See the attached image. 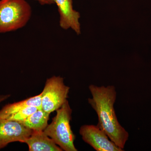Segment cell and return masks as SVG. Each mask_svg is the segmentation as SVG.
Segmentation results:
<instances>
[{
  "instance_id": "ba28073f",
  "label": "cell",
  "mask_w": 151,
  "mask_h": 151,
  "mask_svg": "<svg viewBox=\"0 0 151 151\" xmlns=\"http://www.w3.org/2000/svg\"><path fill=\"white\" fill-rule=\"evenodd\" d=\"M29 151H62L44 131H33L25 143Z\"/></svg>"
},
{
  "instance_id": "30bf717a",
  "label": "cell",
  "mask_w": 151,
  "mask_h": 151,
  "mask_svg": "<svg viewBox=\"0 0 151 151\" xmlns=\"http://www.w3.org/2000/svg\"><path fill=\"white\" fill-rule=\"evenodd\" d=\"M29 106L41 108V93L34 97L16 103L6 105L0 110V118H3L10 113Z\"/></svg>"
},
{
  "instance_id": "52a82bcc",
  "label": "cell",
  "mask_w": 151,
  "mask_h": 151,
  "mask_svg": "<svg viewBox=\"0 0 151 151\" xmlns=\"http://www.w3.org/2000/svg\"><path fill=\"white\" fill-rule=\"evenodd\" d=\"M58 8L59 24L63 29H71L76 34H81L80 14L73 9L72 0H54Z\"/></svg>"
},
{
  "instance_id": "277c9868",
  "label": "cell",
  "mask_w": 151,
  "mask_h": 151,
  "mask_svg": "<svg viewBox=\"0 0 151 151\" xmlns=\"http://www.w3.org/2000/svg\"><path fill=\"white\" fill-rule=\"evenodd\" d=\"M69 90L62 77L54 76L47 78L41 93L42 109L50 114L56 111L67 100Z\"/></svg>"
},
{
  "instance_id": "8fae6325",
  "label": "cell",
  "mask_w": 151,
  "mask_h": 151,
  "mask_svg": "<svg viewBox=\"0 0 151 151\" xmlns=\"http://www.w3.org/2000/svg\"><path fill=\"white\" fill-rule=\"evenodd\" d=\"M38 109V108L37 107L29 106L10 113L1 119L15 121L20 123L37 111Z\"/></svg>"
},
{
  "instance_id": "5b68a950",
  "label": "cell",
  "mask_w": 151,
  "mask_h": 151,
  "mask_svg": "<svg viewBox=\"0 0 151 151\" xmlns=\"http://www.w3.org/2000/svg\"><path fill=\"white\" fill-rule=\"evenodd\" d=\"M79 134L85 142L97 151H123L109 139L98 126L84 125L80 127Z\"/></svg>"
},
{
  "instance_id": "3957f363",
  "label": "cell",
  "mask_w": 151,
  "mask_h": 151,
  "mask_svg": "<svg viewBox=\"0 0 151 151\" xmlns=\"http://www.w3.org/2000/svg\"><path fill=\"white\" fill-rule=\"evenodd\" d=\"M31 15V7L26 0H0V33L24 27Z\"/></svg>"
},
{
  "instance_id": "9c48e42d",
  "label": "cell",
  "mask_w": 151,
  "mask_h": 151,
  "mask_svg": "<svg viewBox=\"0 0 151 151\" xmlns=\"http://www.w3.org/2000/svg\"><path fill=\"white\" fill-rule=\"evenodd\" d=\"M50 115L42 108L38 109L20 123L32 131H44L48 125Z\"/></svg>"
},
{
  "instance_id": "4fadbf2b",
  "label": "cell",
  "mask_w": 151,
  "mask_h": 151,
  "mask_svg": "<svg viewBox=\"0 0 151 151\" xmlns=\"http://www.w3.org/2000/svg\"><path fill=\"white\" fill-rule=\"evenodd\" d=\"M10 97V95H9V94L0 95V103H1L3 101L7 100Z\"/></svg>"
},
{
  "instance_id": "7c38bea8",
  "label": "cell",
  "mask_w": 151,
  "mask_h": 151,
  "mask_svg": "<svg viewBox=\"0 0 151 151\" xmlns=\"http://www.w3.org/2000/svg\"><path fill=\"white\" fill-rule=\"evenodd\" d=\"M42 5H51L55 4L54 0H35Z\"/></svg>"
},
{
  "instance_id": "7a4b0ae2",
  "label": "cell",
  "mask_w": 151,
  "mask_h": 151,
  "mask_svg": "<svg viewBox=\"0 0 151 151\" xmlns=\"http://www.w3.org/2000/svg\"><path fill=\"white\" fill-rule=\"evenodd\" d=\"M56 111V115L44 132L63 150L78 151L74 144L75 135L70 127L72 110L68 100Z\"/></svg>"
},
{
  "instance_id": "6da1fadb",
  "label": "cell",
  "mask_w": 151,
  "mask_h": 151,
  "mask_svg": "<svg viewBox=\"0 0 151 151\" xmlns=\"http://www.w3.org/2000/svg\"><path fill=\"white\" fill-rule=\"evenodd\" d=\"M92 98L88 102L98 116L97 126L104 131L116 145L124 150L129 139V133L120 124L114 108L117 93L115 86L89 85Z\"/></svg>"
},
{
  "instance_id": "8992f818",
  "label": "cell",
  "mask_w": 151,
  "mask_h": 151,
  "mask_svg": "<svg viewBox=\"0 0 151 151\" xmlns=\"http://www.w3.org/2000/svg\"><path fill=\"white\" fill-rule=\"evenodd\" d=\"M32 132L20 122L0 118V150L14 142L24 143Z\"/></svg>"
}]
</instances>
